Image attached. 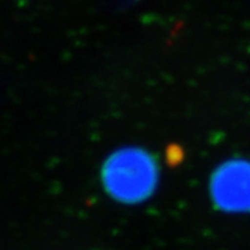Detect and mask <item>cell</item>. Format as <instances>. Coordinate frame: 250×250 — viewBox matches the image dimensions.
<instances>
[{
    "label": "cell",
    "mask_w": 250,
    "mask_h": 250,
    "mask_svg": "<svg viewBox=\"0 0 250 250\" xmlns=\"http://www.w3.org/2000/svg\"><path fill=\"white\" fill-rule=\"evenodd\" d=\"M104 183L110 194L128 203L149 197L157 183V168L151 157L139 148L114 153L104 167Z\"/></svg>",
    "instance_id": "obj_1"
},
{
    "label": "cell",
    "mask_w": 250,
    "mask_h": 250,
    "mask_svg": "<svg viewBox=\"0 0 250 250\" xmlns=\"http://www.w3.org/2000/svg\"><path fill=\"white\" fill-rule=\"evenodd\" d=\"M211 193L218 207L229 212H250V162L231 160L217 168Z\"/></svg>",
    "instance_id": "obj_2"
}]
</instances>
